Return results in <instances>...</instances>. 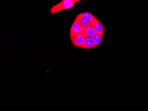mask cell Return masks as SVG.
<instances>
[{"mask_svg":"<svg viewBox=\"0 0 148 111\" xmlns=\"http://www.w3.org/2000/svg\"><path fill=\"white\" fill-rule=\"evenodd\" d=\"M79 1H80V0H63L56 5L52 6L50 12L51 15H54L56 13L61 11L74 8L75 5Z\"/></svg>","mask_w":148,"mask_h":111,"instance_id":"1","label":"cell"},{"mask_svg":"<svg viewBox=\"0 0 148 111\" xmlns=\"http://www.w3.org/2000/svg\"><path fill=\"white\" fill-rule=\"evenodd\" d=\"M83 33H84V29H83L77 22L74 21L70 31L71 40L79 34Z\"/></svg>","mask_w":148,"mask_h":111,"instance_id":"2","label":"cell"},{"mask_svg":"<svg viewBox=\"0 0 148 111\" xmlns=\"http://www.w3.org/2000/svg\"><path fill=\"white\" fill-rule=\"evenodd\" d=\"M91 26L93 27L95 33L103 36L105 32V28L98 19H96L94 22L91 23Z\"/></svg>","mask_w":148,"mask_h":111,"instance_id":"3","label":"cell"},{"mask_svg":"<svg viewBox=\"0 0 148 111\" xmlns=\"http://www.w3.org/2000/svg\"><path fill=\"white\" fill-rule=\"evenodd\" d=\"M86 36L84 33L81 34L71 39V42L75 47L80 48L84 44Z\"/></svg>","mask_w":148,"mask_h":111,"instance_id":"4","label":"cell"},{"mask_svg":"<svg viewBox=\"0 0 148 111\" xmlns=\"http://www.w3.org/2000/svg\"><path fill=\"white\" fill-rule=\"evenodd\" d=\"M96 45L94 42L92 37H86L84 44L80 48L84 49H92L96 47Z\"/></svg>","mask_w":148,"mask_h":111,"instance_id":"5","label":"cell"},{"mask_svg":"<svg viewBox=\"0 0 148 111\" xmlns=\"http://www.w3.org/2000/svg\"><path fill=\"white\" fill-rule=\"evenodd\" d=\"M75 21L77 22L84 29L91 25V22L89 20L85 18H81L78 16L76 17Z\"/></svg>","mask_w":148,"mask_h":111,"instance_id":"6","label":"cell"},{"mask_svg":"<svg viewBox=\"0 0 148 111\" xmlns=\"http://www.w3.org/2000/svg\"><path fill=\"white\" fill-rule=\"evenodd\" d=\"M78 16L81 18H85V19H87L89 20V21L91 22V23L94 22L97 18L92 15L91 13L88 12H84L83 13H80L78 15Z\"/></svg>","mask_w":148,"mask_h":111,"instance_id":"7","label":"cell"},{"mask_svg":"<svg viewBox=\"0 0 148 111\" xmlns=\"http://www.w3.org/2000/svg\"><path fill=\"white\" fill-rule=\"evenodd\" d=\"M95 33V32L94 31V29L91 25L84 29V34H85L86 37H92Z\"/></svg>","mask_w":148,"mask_h":111,"instance_id":"8","label":"cell"},{"mask_svg":"<svg viewBox=\"0 0 148 111\" xmlns=\"http://www.w3.org/2000/svg\"><path fill=\"white\" fill-rule=\"evenodd\" d=\"M92 38L96 46H97L102 43V41H103V36L95 33L92 37Z\"/></svg>","mask_w":148,"mask_h":111,"instance_id":"9","label":"cell"}]
</instances>
